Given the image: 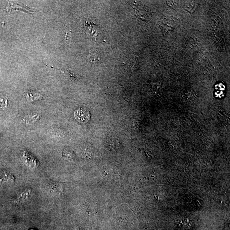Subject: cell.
I'll list each match as a JSON object with an SVG mask.
<instances>
[{"label":"cell","mask_w":230,"mask_h":230,"mask_svg":"<svg viewBox=\"0 0 230 230\" xmlns=\"http://www.w3.org/2000/svg\"><path fill=\"white\" fill-rule=\"evenodd\" d=\"M22 159L25 164L30 169H34L38 166L36 159L29 154L26 151L24 152Z\"/></svg>","instance_id":"obj_1"},{"label":"cell","mask_w":230,"mask_h":230,"mask_svg":"<svg viewBox=\"0 0 230 230\" xmlns=\"http://www.w3.org/2000/svg\"><path fill=\"white\" fill-rule=\"evenodd\" d=\"M74 116L79 122H86L88 120V113L84 110H78L74 113Z\"/></svg>","instance_id":"obj_2"},{"label":"cell","mask_w":230,"mask_h":230,"mask_svg":"<svg viewBox=\"0 0 230 230\" xmlns=\"http://www.w3.org/2000/svg\"><path fill=\"white\" fill-rule=\"evenodd\" d=\"M14 181V178L12 174L6 172H0V182L11 183Z\"/></svg>","instance_id":"obj_3"},{"label":"cell","mask_w":230,"mask_h":230,"mask_svg":"<svg viewBox=\"0 0 230 230\" xmlns=\"http://www.w3.org/2000/svg\"><path fill=\"white\" fill-rule=\"evenodd\" d=\"M89 59L92 62H95L99 61V56L98 54L95 51H91L90 52Z\"/></svg>","instance_id":"obj_4"},{"label":"cell","mask_w":230,"mask_h":230,"mask_svg":"<svg viewBox=\"0 0 230 230\" xmlns=\"http://www.w3.org/2000/svg\"><path fill=\"white\" fill-rule=\"evenodd\" d=\"M8 105V100L6 98L2 97L0 98V108H6Z\"/></svg>","instance_id":"obj_5"},{"label":"cell","mask_w":230,"mask_h":230,"mask_svg":"<svg viewBox=\"0 0 230 230\" xmlns=\"http://www.w3.org/2000/svg\"><path fill=\"white\" fill-rule=\"evenodd\" d=\"M71 31L70 30H67L66 35L65 36V41L66 42V43L68 44V43H70V42H71Z\"/></svg>","instance_id":"obj_6"},{"label":"cell","mask_w":230,"mask_h":230,"mask_svg":"<svg viewBox=\"0 0 230 230\" xmlns=\"http://www.w3.org/2000/svg\"></svg>","instance_id":"obj_7"}]
</instances>
